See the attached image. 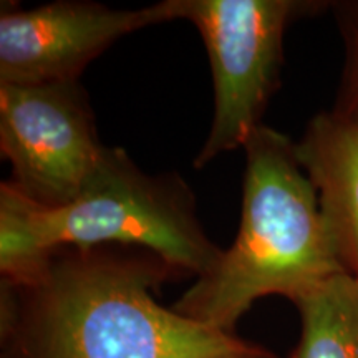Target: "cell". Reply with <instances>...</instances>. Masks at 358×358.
I'll return each instance as SVG.
<instances>
[{"label": "cell", "mask_w": 358, "mask_h": 358, "mask_svg": "<svg viewBox=\"0 0 358 358\" xmlns=\"http://www.w3.org/2000/svg\"><path fill=\"white\" fill-rule=\"evenodd\" d=\"M176 20L173 0L115 8L92 0H57L34 8L2 3L0 85L78 82L120 38Z\"/></svg>", "instance_id": "8992f818"}, {"label": "cell", "mask_w": 358, "mask_h": 358, "mask_svg": "<svg viewBox=\"0 0 358 358\" xmlns=\"http://www.w3.org/2000/svg\"><path fill=\"white\" fill-rule=\"evenodd\" d=\"M110 244L151 250L194 279L222 254L201 226L185 179L148 174L122 148H110L83 191L58 208L32 203L7 181L0 185L2 280L29 279L58 249Z\"/></svg>", "instance_id": "3957f363"}, {"label": "cell", "mask_w": 358, "mask_h": 358, "mask_svg": "<svg viewBox=\"0 0 358 358\" xmlns=\"http://www.w3.org/2000/svg\"><path fill=\"white\" fill-rule=\"evenodd\" d=\"M301 337L289 358H358V277L343 271L294 302Z\"/></svg>", "instance_id": "ba28073f"}, {"label": "cell", "mask_w": 358, "mask_h": 358, "mask_svg": "<svg viewBox=\"0 0 358 358\" xmlns=\"http://www.w3.org/2000/svg\"><path fill=\"white\" fill-rule=\"evenodd\" d=\"M186 279L133 245L65 248L0 287V358H277L234 332L166 308L156 292Z\"/></svg>", "instance_id": "6da1fadb"}, {"label": "cell", "mask_w": 358, "mask_h": 358, "mask_svg": "<svg viewBox=\"0 0 358 358\" xmlns=\"http://www.w3.org/2000/svg\"><path fill=\"white\" fill-rule=\"evenodd\" d=\"M297 146L343 268L358 277V118L320 115Z\"/></svg>", "instance_id": "52a82bcc"}, {"label": "cell", "mask_w": 358, "mask_h": 358, "mask_svg": "<svg viewBox=\"0 0 358 358\" xmlns=\"http://www.w3.org/2000/svg\"><path fill=\"white\" fill-rule=\"evenodd\" d=\"M243 150V208L234 243L173 306L182 315L224 332H234L259 299L282 295L295 302L345 271L297 146L261 124Z\"/></svg>", "instance_id": "7a4b0ae2"}, {"label": "cell", "mask_w": 358, "mask_h": 358, "mask_svg": "<svg viewBox=\"0 0 358 358\" xmlns=\"http://www.w3.org/2000/svg\"><path fill=\"white\" fill-rule=\"evenodd\" d=\"M110 148L78 82L0 85V151L12 166L8 185L45 208L73 201Z\"/></svg>", "instance_id": "5b68a950"}, {"label": "cell", "mask_w": 358, "mask_h": 358, "mask_svg": "<svg viewBox=\"0 0 358 358\" xmlns=\"http://www.w3.org/2000/svg\"><path fill=\"white\" fill-rule=\"evenodd\" d=\"M350 47L352 58L347 75L345 98L340 103L337 113L358 118V20L350 22Z\"/></svg>", "instance_id": "9c48e42d"}, {"label": "cell", "mask_w": 358, "mask_h": 358, "mask_svg": "<svg viewBox=\"0 0 358 358\" xmlns=\"http://www.w3.org/2000/svg\"><path fill=\"white\" fill-rule=\"evenodd\" d=\"M176 20L198 29L214 83L211 129L194 159L208 166L245 145L279 87L284 35L303 8L290 0H173Z\"/></svg>", "instance_id": "277c9868"}]
</instances>
